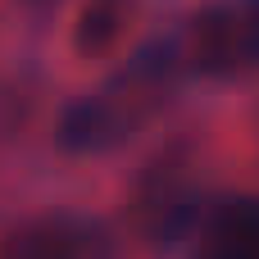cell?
<instances>
[{
  "label": "cell",
  "instance_id": "obj_6",
  "mask_svg": "<svg viewBox=\"0 0 259 259\" xmlns=\"http://www.w3.org/2000/svg\"><path fill=\"white\" fill-rule=\"evenodd\" d=\"M137 23V0H82L68 27V46L77 59H109Z\"/></svg>",
  "mask_w": 259,
  "mask_h": 259
},
{
  "label": "cell",
  "instance_id": "obj_5",
  "mask_svg": "<svg viewBox=\"0 0 259 259\" xmlns=\"http://www.w3.org/2000/svg\"><path fill=\"white\" fill-rule=\"evenodd\" d=\"M196 259H259V196H228L214 205Z\"/></svg>",
  "mask_w": 259,
  "mask_h": 259
},
{
  "label": "cell",
  "instance_id": "obj_3",
  "mask_svg": "<svg viewBox=\"0 0 259 259\" xmlns=\"http://www.w3.org/2000/svg\"><path fill=\"white\" fill-rule=\"evenodd\" d=\"M0 259H118L105 223L87 214H41L5 232Z\"/></svg>",
  "mask_w": 259,
  "mask_h": 259
},
{
  "label": "cell",
  "instance_id": "obj_1",
  "mask_svg": "<svg viewBox=\"0 0 259 259\" xmlns=\"http://www.w3.org/2000/svg\"><path fill=\"white\" fill-rule=\"evenodd\" d=\"M173 82V55L168 46H155V50H141L114 82H105L96 96L77 100L64 109L59 118V150L68 155H96V150H109L118 141H127L137 132V123L146 114H155V105L164 100Z\"/></svg>",
  "mask_w": 259,
  "mask_h": 259
},
{
  "label": "cell",
  "instance_id": "obj_4",
  "mask_svg": "<svg viewBox=\"0 0 259 259\" xmlns=\"http://www.w3.org/2000/svg\"><path fill=\"white\" fill-rule=\"evenodd\" d=\"M196 182L182 164L164 159L155 168H146L137 196H132V219L150 241H178L191 223H196Z\"/></svg>",
  "mask_w": 259,
  "mask_h": 259
},
{
  "label": "cell",
  "instance_id": "obj_2",
  "mask_svg": "<svg viewBox=\"0 0 259 259\" xmlns=\"http://www.w3.org/2000/svg\"><path fill=\"white\" fill-rule=\"evenodd\" d=\"M182 64L200 77L259 73V0H214L182 36Z\"/></svg>",
  "mask_w": 259,
  "mask_h": 259
}]
</instances>
